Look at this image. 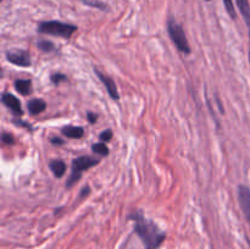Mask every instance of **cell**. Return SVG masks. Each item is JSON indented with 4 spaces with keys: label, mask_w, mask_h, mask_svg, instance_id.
<instances>
[{
    "label": "cell",
    "mask_w": 250,
    "mask_h": 249,
    "mask_svg": "<svg viewBox=\"0 0 250 249\" xmlns=\"http://www.w3.org/2000/svg\"><path fill=\"white\" fill-rule=\"evenodd\" d=\"M49 168H50L51 172L54 173V176L56 178H61L65 175L66 170H67V166H66V164L62 160L56 159V160H51L49 163Z\"/></svg>",
    "instance_id": "obj_11"
},
{
    "label": "cell",
    "mask_w": 250,
    "mask_h": 249,
    "mask_svg": "<svg viewBox=\"0 0 250 249\" xmlns=\"http://www.w3.org/2000/svg\"><path fill=\"white\" fill-rule=\"evenodd\" d=\"M1 1H2V0H1Z\"/></svg>",
    "instance_id": "obj_27"
},
{
    "label": "cell",
    "mask_w": 250,
    "mask_h": 249,
    "mask_svg": "<svg viewBox=\"0 0 250 249\" xmlns=\"http://www.w3.org/2000/svg\"><path fill=\"white\" fill-rule=\"evenodd\" d=\"M134 225V232L142 239L146 249H159L166 239V233L151 220L146 219L141 211L132 212L128 216Z\"/></svg>",
    "instance_id": "obj_1"
},
{
    "label": "cell",
    "mask_w": 250,
    "mask_h": 249,
    "mask_svg": "<svg viewBox=\"0 0 250 249\" xmlns=\"http://www.w3.org/2000/svg\"><path fill=\"white\" fill-rule=\"evenodd\" d=\"M89 192H90V188L88 187V186H84V187L81 189V194H80V199H83V198H85L87 195H89Z\"/></svg>",
    "instance_id": "obj_22"
},
{
    "label": "cell",
    "mask_w": 250,
    "mask_h": 249,
    "mask_svg": "<svg viewBox=\"0 0 250 249\" xmlns=\"http://www.w3.org/2000/svg\"><path fill=\"white\" fill-rule=\"evenodd\" d=\"M87 120L89 121V124H94L95 122L98 121V115L94 114V112H92V111H88L87 112Z\"/></svg>",
    "instance_id": "obj_21"
},
{
    "label": "cell",
    "mask_w": 250,
    "mask_h": 249,
    "mask_svg": "<svg viewBox=\"0 0 250 249\" xmlns=\"http://www.w3.org/2000/svg\"><path fill=\"white\" fill-rule=\"evenodd\" d=\"M166 28H167V33L170 36L171 41L175 44V46L177 48L178 51L186 54H190V45L188 43V39L186 37V32L183 29V27L173 19L172 16H170L166 22Z\"/></svg>",
    "instance_id": "obj_4"
},
{
    "label": "cell",
    "mask_w": 250,
    "mask_h": 249,
    "mask_svg": "<svg viewBox=\"0 0 250 249\" xmlns=\"http://www.w3.org/2000/svg\"><path fill=\"white\" fill-rule=\"evenodd\" d=\"M15 89L21 95H31L32 94V82L31 80H16L15 81Z\"/></svg>",
    "instance_id": "obj_12"
},
{
    "label": "cell",
    "mask_w": 250,
    "mask_h": 249,
    "mask_svg": "<svg viewBox=\"0 0 250 249\" xmlns=\"http://www.w3.org/2000/svg\"><path fill=\"white\" fill-rule=\"evenodd\" d=\"M237 7L241 11L242 16H243L244 21L247 22L250 31V2L249 0H236Z\"/></svg>",
    "instance_id": "obj_13"
},
{
    "label": "cell",
    "mask_w": 250,
    "mask_h": 249,
    "mask_svg": "<svg viewBox=\"0 0 250 249\" xmlns=\"http://www.w3.org/2000/svg\"><path fill=\"white\" fill-rule=\"evenodd\" d=\"M61 133L70 139H78L83 137L84 129L78 126H65L61 128Z\"/></svg>",
    "instance_id": "obj_10"
},
{
    "label": "cell",
    "mask_w": 250,
    "mask_h": 249,
    "mask_svg": "<svg viewBox=\"0 0 250 249\" xmlns=\"http://www.w3.org/2000/svg\"><path fill=\"white\" fill-rule=\"evenodd\" d=\"M50 142L54 145H62L63 144V141L61 138H59V137H53V138H50Z\"/></svg>",
    "instance_id": "obj_24"
},
{
    "label": "cell",
    "mask_w": 250,
    "mask_h": 249,
    "mask_svg": "<svg viewBox=\"0 0 250 249\" xmlns=\"http://www.w3.org/2000/svg\"><path fill=\"white\" fill-rule=\"evenodd\" d=\"M37 45H38L39 50L44 51V53H50V51H53L54 49H55V45H54V43L46 41V39H41V41L37 43Z\"/></svg>",
    "instance_id": "obj_15"
},
{
    "label": "cell",
    "mask_w": 250,
    "mask_h": 249,
    "mask_svg": "<svg viewBox=\"0 0 250 249\" xmlns=\"http://www.w3.org/2000/svg\"><path fill=\"white\" fill-rule=\"evenodd\" d=\"M27 109H28L29 115L36 116V115H39L43 111H45L46 103L45 100L41 99V98H34V99H31L28 102V104H27Z\"/></svg>",
    "instance_id": "obj_9"
},
{
    "label": "cell",
    "mask_w": 250,
    "mask_h": 249,
    "mask_svg": "<svg viewBox=\"0 0 250 249\" xmlns=\"http://www.w3.org/2000/svg\"><path fill=\"white\" fill-rule=\"evenodd\" d=\"M77 26L61 21H42L37 26V32L41 34L60 37L63 39H70L77 32Z\"/></svg>",
    "instance_id": "obj_2"
},
{
    "label": "cell",
    "mask_w": 250,
    "mask_h": 249,
    "mask_svg": "<svg viewBox=\"0 0 250 249\" xmlns=\"http://www.w3.org/2000/svg\"><path fill=\"white\" fill-rule=\"evenodd\" d=\"M1 142L4 144H7V145H12V144H15V138L11 133L4 132V133L1 134Z\"/></svg>",
    "instance_id": "obj_19"
},
{
    "label": "cell",
    "mask_w": 250,
    "mask_h": 249,
    "mask_svg": "<svg viewBox=\"0 0 250 249\" xmlns=\"http://www.w3.org/2000/svg\"><path fill=\"white\" fill-rule=\"evenodd\" d=\"M99 138L103 143H104V142H110L112 139V131L111 129H105V131H103L102 133H100Z\"/></svg>",
    "instance_id": "obj_20"
},
{
    "label": "cell",
    "mask_w": 250,
    "mask_h": 249,
    "mask_svg": "<svg viewBox=\"0 0 250 249\" xmlns=\"http://www.w3.org/2000/svg\"><path fill=\"white\" fill-rule=\"evenodd\" d=\"M249 62H250V31H249Z\"/></svg>",
    "instance_id": "obj_25"
},
{
    "label": "cell",
    "mask_w": 250,
    "mask_h": 249,
    "mask_svg": "<svg viewBox=\"0 0 250 249\" xmlns=\"http://www.w3.org/2000/svg\"><path fill=\"white\" fill-rule=\"evenodd\" d=\"M94 73L97 75V77L99 78L100 82L105 85V88H106L110 98H111L112 100H115V102H117V100L120 99V94H119V89H117V85H116V83H115V81L112 80L111 77H109V76H106V75H104L103 72H100V71L97 70V68H94Z\"/></svg>",
    "instance_id": "obj_8"
},
{
    "label": "cell",
    "mask_w": 250,
    "mask_h": 249,
    "mask_svg": "<svg viewBox=\"0 0 250 249\" xmlns=\"http://www.w3.org/2000/svg\"><path fill=\"white\" fill-rule=\"evenodd\" d=\"M238 202L244 217L250 227V188L244 185L238 186Z\"/></svg>",
    "instance_id": "obj_6"
},
{
    "label": "cell",
    "mask_w": 250,
    "mask_h": 249,
    "mask_svg": "<svg viewBox=\"0 0 250 249\" xmlns=\"http://www.w3.org/2000/svg\"><path fill=\"white\" fill-rule=\"evenodd\" d=\"M81 1H82L83 4L88 5V6L95 7V9L103 10V11H106V10H107L106 5H105L104 2H102V1H97V0H81Z\"/></svg>",
    "instance_id": "obj_17"
},
{
    "label": "cell",
    "mask_w": 250,
    "mask_h": 249,
    "mask_svg": "<svg viewBox=\"0 0 250 249\" xmlns=\"http://www.w3.org/2000/svg\"><path fill=\"white\" fill-rule=\"evenodd\" d=\"M14 124H16V126H22V127H26V128H28V129H32L31 124H27V122L21 121V120H14Z\"/></svg>",
    "instance_id": "obj_23"
},
{
    "label": "cell",
    "mask_w": 250,
    "mask_h": 249,
    "mask_svg": "<svg viewBox=\"0 0 250 249\" xmlns=\"http://www.w3.org/2000/svg\"><path fill=\"white\" fill-rule=\"evenodd\" d=\"M205 1H211V0H205Z\"/></svg>",
    "instance_id": "obj_26"
},
{
    "label": "cell",
    "mask_w": 250,
    "mask_h": 249,
    "mask_svg": "<svg viewBox=\"0 0 250 249\" xmlns=\"http://www.w3.org/2000/svg\"><path fill=\"white\" fill-rule=\"evenodd\" d=\"M92 150L94 154H99V155H102V156H107L110 153V150H109V148L106 146V144H104L103 142L93 144Z\"/></svg>",
    "instance_id": "obj_14"
},
{
    "label": "cell",
    "mask_w": 250,
    "mask_h": 249,
    "mask_svg": "<svg viewBox=\"0 0 250 249\" xmlns=\"http://www.w3.org/2000/svg\"><path fill=\"white\" fill-rule=\"evenodd\" d=\"M6 55V60L9 62L14 63L16 66H21V67H29L32 63L31 55L28 51L26 50H7L5 53Z\"/></svg>",
    "instance_id": "obj_5"
},
{
    "label": "cell",
    "mask_w": 250,
    "mask_h": 249,
    "mask_svg": "<svg viewBox=\"0 0 250 249\" xmlns=\"http://www.w3.org/2000/svg\"><path fill=\"white\" fill-rule=\"evenodd\" d=\"M1 103L7 107L9 110H11L12 114L17 117H21L23 115V110H22L21 102L17 97H15L11 93H2L1 95Z\"/></svg>",
    "instance_id": "obj_7"
},
{
    "label": "cell",
    "mask_w": 250,
    "mask_h": 249,
    "mask_svg": "<svg viewBox=\"0 0 250 249\" xmlns=\"http://www.w3.org/2000/svg\"><path fill=\"white\" fill-rule=\"evenodd\" d=\"M224 5H225V9H226L227 14L229 15V17H231L232 20H236L237 12H236V9H234L233 0H224Z\"/></svg>",
    "instance_id": "obj_16"
},
{
    "label": "cell",
    "mask_w": 250,
    "mask_h": 249,
    "mask_svg": "<svg viewBox=\"0 0 250 249\" xmlns=\"http://www.w3.org/2000/svg\"><path fill=\"white\" fill-rule=\"evenodd\" d=\"M99 164V159L93 158V156L83 155L78 156L75 160L72 161V165H71V173L68 176L67 181H66V188H71L81 180L82 177V173L84 171L89 170V168L94 167Z\"/></svg>",
    "instance_id": "obj_3"
},
{
    "label": "cell",
    "mask_w": 250,
    "mask_h": 249,
    "mask_svg": "<svg viewBox=\"0 0 250 249\" xmlns=\"http://www.w3.org/2000/svg\"><path fill=\"white\" fill-rule=\"evenodd\" d=\"M67 80H68L67 76L63 75V73L56 72V73H53V75L50 76L51 83H53V84H56V85H59L60 83H62V82H66Z\"/></svg>",
    "instance_id": "obj_18"
}]
</instances>
